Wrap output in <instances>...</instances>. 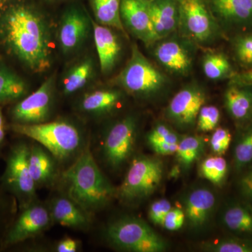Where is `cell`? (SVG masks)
I'll list each match as a JSON object with an SVG mask.
<instances>
[{"instance_id":"6da1fadb","label":"cell","mask_w":252,"mask_h":252,"mask_svg":"<svg viewBox=\"0 0 252 252\" xmlns=\"http://www.w3.org/2000/svg\"><path fill=\"white\" fill-rule=\"evenodd\" d=\"M0 41L32 72H45L51 67L52 39L49 23L31 5L15 3L0 14Z\"/></svg>"},{"instance_id":"7a4b0ae2","label":"cell","mask_w":252,"mask_h":252,"mask_svg":"<svg viewBox=\"0 0 252 252\" xmlns=\"http://www.w3.org/2000/svg\"><path fill=\"white\" fill-rule=\"evenodd\" d=\"M68 197L88 213L103 208L117 193L99 170L89 148L63 174Z\"/></svg>"},{"instance_id":"3957f363","label":"cell","mask_w":252,"mask_h":252,"mask_svg":"<svg viewBox=\"0 0 252 252\" xmlns=\"http://www.w3.org/2000/svg\"><path fill=\"white\" fill-rule=\"evenodd\" d=\"M12 130L36 141L59 160L72 157L80 149L82 143L80 132L77 127L61 121L37 124L15 123Z\"/></svg>"},{"instance_id":"277c9868","label":"cell","mask_w":252,"mask_h":252,"mask_svg":"<svg viewBox=\"0 0 252 252\" xmlns=\"http://www.w3.org/2000/svg\"><path fill=\"white\" fill-rule=\"evenodd\" d=\"M107 240L124 251L162 252L167 249L165 240L144 220L136 217H122L108 225Z\"/></svg>"},{"instance_id":"5b68a950","label":"cell","mask_w":252,"mask_h":252,"mask_svg":"<svg viewBox=\"0 0 252 252\" xmlns=\"http://www.w3.org/2000/svg\"><path fill=\"white\" fill-rule=\"evenodd\" d=\"M116 81L124 90L140 97H152L167 84L166 77L142 54L136 44L132 46L130 59Z\"/></svg>"},{"instance_id":"8992f818","label":"cell","mask_w":252,"mask_h":252,"mask_svg":"<svg viewBox=\"0 0 252 252\" xmlns=\"http://www.w3.org/2000/svg\"><path fill=\"white\" fill-rule=\"evenodd\" d=\"M163 163L156 157L140 156L132 161L117 193L123 201L135 203L157 190L163 177Z\"/></svg>"},{"instance_id":"52a82bcc","label":"cell","mask_w":252,"mask_h":252,"mask_svg":"<svg viewBox=\"0 0 252 252\" xmlns=\"http://www.w3.org/2000/svg\"><path fill=\"white\" fill-rule=\"evenodd\" d=\"M182 37L207 44L219 35V25L205 0H178Z\"/></svg>"},{"instance_id":"ba28073f","label":"cell","mask_w":252,"mask_h":252,"mask_svg":"<svg viewBox=\"0 0 252 252\" xmlns=\"http://www.w3.org/2000/svg\"><path fill=\"white\" fill-rule=\"evenodd\" d=\"M29 152L26 144L15 145L8 157L2 177L4 187L16 197L22 209L32 203L36 196V186L28 165Z\"/></svg>"},{"instance_id":"9c48e42d","label":"cell","mask_w":252,"mask_h":252,"mask_svg":"<svg viewBox=\"0 0 252 252\" xmlns=\"http://www.w3.org/2000/svg\"><path fill=\"white\" fill-rule=\"evenodd\" d=\"M137 130L133 117L124 118L109 128L102 142V154L109 166L117 169L127 161L133 152Z\"/></svg>"},{"instance_id":"30bf717a","label":"cell","mask_w":252,"mask_h":252,"mask_svg":"<svg viewBox=\"0 0 252 252\" xmlns=\"http://www.w3.org/2000/svg\"><path fill=\"white\" fill-rule=\"evenodd\" d=\"M56 82V76H51L37 90L25 97L11 112L16 124H37L49 119Z\"/></svg>"},{"instance_id":"8fae6325","label":"cell","mask_w":252,"mask_h":252,"mask_svg":"<svg viewBox=\"0 0 252 252\" xmlns=\"http://www.w3.org/2000/svg\"><path fill=\"white\" fill-rule=\"evenodd\" d=\"M206 102V94L200 86H186L172 97L166 109V117L180 128L193 127L199 112Z\"/></svg>"},{"instance_id":"7c38bea8","label":"cell","mask_w":252,"mask_h":252,"mask_svg":"<svg viewBox=\"0 0 252 252\" xmlns=\"http://www.w3.org/2000/svg\"><path fill=\"white\" fill-rule=\"evenodd\" d=\"M53 221L50 210L44 205L33 202L23 209L20 216L5 235L3 245H16L39 235Z\"/></svg>"},{"instance_id":"4fadbf2b","label":"cell","mask_w":252,"mask_h":252,"mask_svg":"<svg viewBox=\"0 0 252 252\" xmlns=\"http://www.w3.org/2000/svg\"><path fill=\"white\" fill-rule=\"evenodd\" d=\"M154 50L158 62L172 74L187 75L191 70L194 51L189 39L183 37L160 39Z\"/></svg>"},{"instance_id":"5bb4252c","label":"cell","mask_w":252,"mask_h":252,"mask_svg":"<svg viewBox=\"0 0 252 252\" xmlns=\"http://www.w3.org/2000/svg\"><path fill=\"white\" fill-rule=\"evenodd\" d=\"M92 21L82 10L71 7L63 14L58 39L63 54L75 52L87 39Z\"/></svg>"},{"instance_id":"9a60e30c","label":"cell","mask_w":252,"mask_h":252,"mask_svg":"<svg viewBox=\"0 0 252 252\" xmlns=\"http://www.w3.org/2000/svg\"><path fill=\"white\" fill-rule=\"evenodd\" d=\"M121 16L124 26L146 45L157 42L151 19L149 0H122Z\"/></svg>"},{"instance_id":"2e32d148","label":"cell","mask_w":252,"mask_h":252,"mask_svg":"<svg viewBox=\"0 0 252 252\" xmlns=\"http://www.w3.org/2000/svg\"><path fill=\"white\" fill-rule=\"evenodd\" d=\"M216 204V195L210 189L198 187L190 190L184 202L189 225L195 230L203 228L210 221Z\"/></svg>"},{"instance_id":"e0dca14e","label":"cell","mask_w":252,"mask_h":252,"mask_svg":"<svg viewBox=\"0 0 252 252\" xmlns=\"http://www.w3.org/2000/svg\"><path fill=\"white\" fill-rule=\"evenodd\" d=\"M149 11L157 41L168 37L178 30V0H149Z\"/></svg>"},{"instance_id":"ac0fdd59","label":"cell","mask_w":252,"mask_h":252,"mask_svg":"<svg viewBox=\"0 0 252 252\" xmlns=\"http://www.w3.org/2000/svg\"><path fill=\"white\" fill-rule=\"evenodd\" d=\"M224 104L227 112L239 126L252 123V85L229 83L225 91Z\"/></svg>"},{"instance_id":"d6986e66","label":"cell","mask_w":252,"mask_h":252,"mask_svg":"<svg viewBox=\"0 0 252 252\" xmlns=\"http://www.w3.org/2000/svg\"><path fill=\"white\" fill-rule=\"evenodd\" d=\"M215 16L227 26L252 28V0H210Z\"/></svg>"},{"instance_id":"ffe728a7","label":"cell","mask_w":252,"mask_h":252,"mask_svg":"<svg viewBox=\"0 0 252 252\" xmlns=\"http://www.w3.org/2000/svg\"><path fill=\"white\" fill-rule=\"evenodd\" d=\"M92 27L101 71L103 74H107L117 64L122 46L117 34L111 28L97 24L94 21H92Z\"/></svg>"},{"instance_id":"44dd1931","label":"cell","mask_w":252,"mask_h":252,"mask_svg":"<svg viewBox=\"0 0 252 252\" xmlns=\"http://www.w3.org/2000/svg\"><path fill=\"white\" fill-rule=\"evenodd\" d=\"M50 213L53 221L63 226L85 229L90 223L89 213L69 197L55 198Z\"/></svg>"},{"instance_id":"7402d4cb","label":"cell","mask_w":252,"mask_h":252,"mask_svg":"<svg viewBox=\"0 0 252 252\" xmlns=\"http://www.w3.org/2000/svg\"><path fill=\"white\" fill-rule=\"evenodd\" d=\"M221 221L236 236L252 240V207L243 203L229 204L222 213Z\"/></svg>"},{"instance_id":"603a6c76","label":"cell","mask_w":252,"mask_h":252,"mask_svg":"<svg viewBox=\"0 0 252 252\" xmlns=\"http://www.w3.org/2000/svg\"><path fill=\"white\" fill-rule=\"evenodd\" d=\"M39 145L30 147L28 165L36 187L51 183L56 174L54 157Z\"/></svg>"},{"instance_id":"cb8c5ba5","label":"cell","mask_w":252,"mask_h":252,"mask_svg":"<svg viewBox=\"0 0 252 252\" xmlns=\"http://www.w3.org/2000/svg\"><path fill=\"white\" fill-rule=\"evenodd\" d=\"M122 99V94L117 91H94L83 97L80 107L88 114L102 115L117 108Z\"/></svg>"},{"instance_id":"d4e9b609","label":"cell","mask_w":252,"mask_h":252,"mask_svg":"<svg viewBox=\"0 0 252 252\" xmlns=\"http://www.w3.org/2000/svg\"><path fill=\"white\" fill-rule=\"evenodd\" d=\"M180 136L165 124H157L147 136V142L155 153L162 156L175 154Z\"/></svg>"},{"instance_id":"484cf974","label":"cell","mask_w":252,"mask_h":252,"mask_svg":"<svg viewBox=\"0 0 252 252\" xmlns=\"http://www.w3.org/2000/svg\"><path fill=\"white\" fill-rule=\"evenodd\" d=\"M27 92L26 81L4 63H0V104L22 98Z\"/></svg>"},{"instance_id":"4316f807","label":"cell","mask_w":252,"mask_h":252,"mask_svg":"<svg viewBox=\"0 0 252 252\" xmlns=\"http://www.w3.org/2000/svg\"><path fill=\"white\" fill-rule=\"evenodd\" d=\"M122 0H91L93 11L97 22L126 33L121 16Z\"/></svg>"},{"instance_id":"83f0119b","label":"cell","mask_w":252,"mask_h":252,"mask_svg":"<svg viewBox=\"0 0 252 252\" xmlns=\"http://www.w3.org/2000/svg\"><path fill=\"white\" fill-rule=\"evenodd\" d=\"M94 73V63L91 59L82 60L66 74L63 83V92L71 94L84 88L90 80Z\"/></svg>"},{"instance_id":"f1b7e54d","label":"cell","mask_w":252,"mask_h":252,"mask_svg":"<svg viewBox=\"0 0 252 252\" xmlns=\"http://www.w3.org/2000/svg\"><path fill=\"white\" fill-rule=\"evenodd\" d=\"M203 72L212 80L230 79L235 74L229 59L221 53H209L203 61Z\"/></svg>"},{"instance_id":"f546056e","label":"cell","mask_w":252,"mask_h":252,"mask_svg":"<svg viewBox=\"0 0 252 252\" xmlns=\"http://www.w3.org/2000/svg\"><path fill=\"white\" fill-rule=\"evenodd\" d=\"M205 141L202 137L188 135L181 137L176 155L182 166L188 168L201 157L205 150Z\"/></svg>"},{"instance_id":"4dcf8cb0","label":"cell","mask_w":252,"mask_h":252,"mask_svg":"<svg viewBox=\"0 0 252 252\" xmlns=\"http://www.w3.org/2000/svg\"><path fill=\"white\" fill-rule=\"evenodd\" d=\"M235 168L243 170L252 163V123L244 127L239 136L233 154Z\"/></svg>"},{"instance_id":"1f68e13d","label":"cell","mask_w":252,"mask_h":252,"mask_svg":"<svg viewBox=\"0 0 252 252\" xmlns=\"http://www.w3.org/2000/svg\"><path fill=\"white\" fill-rule=\"evenodd\" d=\"M203 249L213 252H252V240L238 236L217 239L204 243Z\"/></svg>"},{"instance_id":"d6a6232c","label":"cell","mask_w":252,"mask_h":252,"mask_svg":"<svg viewBox=\"0 0 252 252\" xmlns=\"http://www.w3.org/2000/svg\"><path fill=\"white\" fill-rule=\"evenodd\" d=\"M199 171L203 178L215 185H220L226 177L228 164L220 156L207 158L202 162Z\"/></svg>"},{"instance_id":"836d02e7","label":"cell","mask_w":252,"mask_h":252,"mask_svg":"<svg viewBox=\"0 0 252 252\" xmlns=\"http://www.w3.org/2000/svg\"><path fill=\"white\" fill-rule=\"evenodd\" d=\"M232 48L235 61L243 70L252 69V32L235 36Z\"/></svg>"},{"instance_id":"e575fe53","label":"cell","mask_w":252,"mask_h":252,"mask_svg":"<svg viewBox=\"0 0 252 252\" xmlns=\"http://www.w3.org/2000/svg\"><path fill=\"white\" fill-rule=\"evenodd\" d=\"M220 109L215 106L204 105L197 118V127L198 130L207 132L215 130L220 122Z\"/></svg>"},{"instance_id":"d590c367","label":"cell","mask_w":252,"mask_h":252,"mask_svg":"<svg viewBox=\"0 0 252 252\" xmlns=\"http://www.w3.org/2000/svg\"><path fill=\"white\" fill-rule=\"evenodd\" d=\"M232 137L229 130L223 127L215 129L210 138V148L214 154L220 156L229 148Z\"/></svg>"},{"instance_id":"8d00e7d4","label":"cell","mask_w":252,"mask_h":252,"mask_svg":"<svg viewBox=\"0 0 252 252\" xmlns=\"http://www.w3.org/2000/svg\"><path fill=\"white\" fill-rule=\"evenodd\" d=\"M171 203L166 199L156 200L151 204L148 212L149 220L155 225H162L167 214L172 208Z\"/></svg>"},{"instance_id":"74e56055","label":"cell","mask_w":252,"mask_h":252,"mask_svg":"<svg viewBox=\"0 0 252 252\" xmlns=\"http://www.w3.org/2000/svg\"><path fill=\"white\" fill-rule=\"evenodd\" d=\"M186 220L185 213L178 207H172L162 222V226L170 231L180 230Z\"/></svg>"},{"instance_id":"f35d334b","label":"cell","mask_w":252,"mask_h":252,"mask_svg":"<svg viewBox=\"0 0 252 252\" xmlns=\"http://www.w3.org/2000/svg\"><path fill=\"white\" fill-rule=\"evenodd\" d=\"M240 188L244 196L252 204V167L242 177L240 181Z\"/></svg>"},{"instance_id":"ab89813d","label":"cell","mask_w":252,"mask_h":252,"mask_svg":"<svg viewBox=\"0 0 252 252\" xmlns=\"http://www.w3.org/2000/svg\"><path fill=\"white\" fill-rule=\"evenodd\" d=\"M230 83L252 85V69L243 70L240 73L235 72L230 78Z\"/></svg>"},{"instance_id":"60d3db41","label":"cell","mask_w":252,"mask_h":252,"mask_svg":"<svg viewBox=\"0 0 252 252\" xmlns=\"http://www.w3.org/2000/svg\"><path fill=\"white\" fill-rule=\"evenodd\" d=\"M78 242L72 238H65L61 240L57 247L56 251L59 252H75L78 250Z\"/></svg>"},{"instance_id":"b9f144b4","label":"cell","mask_w":252,"mask_h":252,"mask_svg":"<svg viewBox=\"0 0 252 252\" xmlns=\"http://www.w3.org/2000/svg\"><path fill=\"white\" fill-rule=\"evenodd\" d=\"M5 137L4 118H3L2 112L0 108V146L2 144Z\"/></svg>"},{"instance_id":"7bdbcfd3","label":"cell","mask_w":252,"mask_h":252,"mask_svg":"<svg viewBox=\"0 0 252 252\" xmlns=\"http://www.w3.org/2000/svg\"><path fill=\"white\" fill-rule=\"evenodd\" d=\"M6 205L5 203L4 199L1 197V194H0V219L4 215V212L6 210Z\"/></svg>"},{"instance_id":"ee69618b","label":"cell","mask_w":252,"mask_h":252,"mask_svg":"<svg viewBox=\"0 0 252 252\" xmlns=\"http://www.w3.org/2000/svg\"><path fill=\"white\" fill-rule=\"evenodd\" d=\"M11 0H0V6L6 4V3L9 2Z\"/></svg>"}]
</instances>
